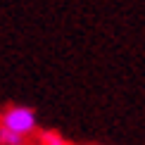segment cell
<instances>
[{
	"instance_id": "6da1fadb",
	"label": "cell",
	"mask_w": 145,
	"mask_h": 145,
	"mask_svg": "<svg viewBox=\"0 0 145 145\" xmlns=\"http://www.w3.org/2000/svg\"><path fill=\"white\" fill-rule=\"evenodd\" d=\"M0 126H5V129L14 131V133L19 136H31L36 133V129H38V117H36V112L31 107L26 105H12L7 107L3 114H0Z\"/></svg>"
},
{
	"instance_id": "7a4b0ae2",
	"label": "cell",
	"mask_w": 145,
	"mask_h": 145,
	"mask_svg": "<svg viewBox=\"0 0 145 145\" xmlns=\"http://www.w3.org/2000/svg\"><path fill=\"white\" fill-rule=\"evenodd\" d=\"M0 145H26V138L5 129V126H0Z\"/></svg>"
},
{
	"instance_id": "3957f363",
	"label": "cell",
	"mask_w": 145,
	"mask_h": 145,
	"mask_svg": "<svg viewBox=\"0 0 145 145\" xmlns=\"http://www.w3.org/2000/svg\"><path fill=\"white\" fill-rule=\"evenodd\" d=\"M40 145H69V140L57 131H43L40 133Z\"/></svg>"
}]
</instances>
